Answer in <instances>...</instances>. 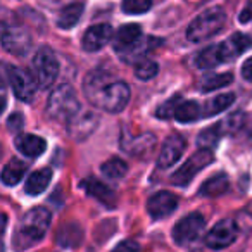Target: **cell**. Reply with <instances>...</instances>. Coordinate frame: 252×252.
I'll return each mask as SVG.
<instances>
[{
	"mask_svg": "<svg viewBox=\"0 0 252 252\" xmlns=\"http://www.w3.org/2000/svg\"><path fill=\"white\" fill-rule=\"evenodd\" d=\"M85 95L95 107L116 114L128 105L131 92L125 81L116 80L104 71H97L85 80Z\"/></svg>",
	"mask_w": 252,
	"mask_h": 252,
	"instance_id": "6da1fadb",
	"label": "cell"
},
{
	"mask_svg": "<svg viewBox=\"0 0 252 252\" xmlns=\"http://www.w3.org/2000/svg\"><path fill=\"white\" fill-rule=\"evenodd\" d=\"M50 211L45 207H33L32 211L23 216L21 223L18 224L14 233V249L16 251H26L38 244L45 237L47 230L50 226Z\"/></svg>",
	"mask_w": 252,
	"mask_h": 252,
	"instance_id": "7a4b0ae2",
	"label": "cell"
},
{
	"mask_svg": "<svg viewBox=\"0 0 252 252\" xmlns=\"http://www.w3.org/2000/svg\"><path fill=\"white\" fill-rule=\"evenodd\" d=\"M80 112V98L71 85H59L54 88L47 100V116L54 121L67 123Z\"/></svg>",
	"mask_w": 252,
	"mask_h": 252,
	"instance_id": "3957f363",
	"label": "cell"
},
{
	"mask_svg": "<svg viewBox=\"0 0 252 252\" xmlns=\"http://www.w3.org/2000/svg\"><path fill=\"white\" fill-rule=\"evenodd\" d=\"M224 23H226V14L223 9L213 7L207 9L200 16H197L192 23H190L189 30H187V38L193 43L206 42V40L213 38L214 35L223 30Z\"/></svg>",
	"mask_w": 252,
	"mask_h": 252,
	"instance_id": "277c9868",
	"label": "cell"
},
{
	"mask_svg": "<svg viewBox=\"0 0 252 252\" xmlns=\"http://www.w3.org/2000/svg\"><path fill=\"white\" fill-rule=\"evenodd\" d=\"M33 69H35V76L40 87H52L59 74V61H57L56 54L49 47H42L33 57Z\"/></svg>",
	"mask_w": 252,
	"mask_h": 252,
	"instance_id": "5b68a950",
	"label": "cell"
},
{
	"mask_svg": "<svg viewBox=\"0 0 252 252\" xmlns=\"http://www.w3.org/2000/svg\"><path fill=\"white\" fill-rule=\"evenodd\" d=\"M214 161V154L209 149H200L190 159H187V162L178 169L176 173H173L171 183L178 187H187L206 166H209Z\"/></svg>",
	"mask_w": 252,
	"mask_h": 252,
	"instance_id": "8992f818",
	"label": "cell"
},
{
	"mask_svg": "<svg viewBox=\"0 0 252 252\" xmlns=\"http://www.w3.org/2000/svg\"><path fill=\"white\" fill-rule=\"evenodd\" d=\"M142 28L138 25H125L114 35V49L121 56H140L142 50Z\"/></svg>",
	"mask_w": 252,
	"mask_h": 252,
	"instance_id": "52a82bcc",
	"label": "cell"
},
{
	"mask_svg": "<svg viewBox=\"0 0 252 252\" xmlns=\"http://www.w3.org/2000/svg\"><path fill=\"white\" fill-rule=\"evenodd\" d=\"M206 226V220L200 213H192L189 216L182 218L173 228V238L176 244L185 245L190 242L197 240Z\"/></svg>",
	"mask_w": 252,
	"mask_h": 252,
	"instance_id": "ba28073f",
	"label": "cell"
},
{
	"mask_svg": "<svg viewBox=\"0 0 252 252\" xmlns=\"http://www.w3.org/2000/svg\"><path fill=\"white\" fill-rule=\"evenodd\" d=\"M9 80H11V87L14 92L16 98L23 102H32L33 97L36 95L38 90V80L36 76L28 69H23V67H14L9 74Z\"/></svg>",
	"mask_w": 252,
	"mask_h": 252,
	"instance_id": "9c48e42d",
	"label": "cell"
},
{
	"mask_svg": "<svg viewBox=\"0 0 252 252\" xmlns=\"http://www.w3.org/2000/svg\"><path fill=\"white\" fill-rule=\"evenodd\" d=\"M238 228L235 224V221L231 220H223L218 224H214L211 228V231L206 235V245L214 251H221V249L231 245L237 240Z\"/></svg>",
	"mask_w": 252,
	"mask_h": 252,
	"instance_id": "30bf717a",
	"label": "cell"
},
{
	"mask_svg": "<svg viewBox=\"0 0 252 252\" xmlns=\"http://www.w3.org/2000/svg\"><path fill=\"white\" fill-rule=\"evenodd\" d=\"M98 121L100 119H98V116L95 112L92 111L78 112L74 118H71L67 121V133H69V137L74 142H83L95 131Z\"/></svg>",
	"mask_w": 252,
	"mask_h": 252,
	"instance_id": "8fae6325",
	"label": "cell"
},
{
	"mask_svg": "<svg viewBox=\"0 0 252 252\" xmlns=\"http://www.w3.org/2000/svg\"><path fill=\"white\" fill-rule=\"evenodd\" d=\"M112 38H114L112 26L107 25V23H102V25L90 26L85 32L83 40H81V47L87 52H97V50L104 49Z\"/></svg>",
	"mask_w": 252,
	"mask_h": 252,
	"instance_id": "7c38bea8",
	"label": "cell"
},
{
	"mask_svg": "<svg viewBox=\"0 0 252 252\" xmlns=\"http://www.w3.org/2000/svg\"><path fill=\"white\" fill-rule=\"evenodd\" d=\"M2 47L9 54L14 56H25L32 47V36L23 28H9L2 35Z\"/></svg>",
	"mask_w": 252,
	"mask_h": 252,
	"instance_id": "4fadbf2b",
	"label": "cell"
},
{
	"mask_svg": "<svg viewBox=\"0 0 252 252\" xmlns=\"http://www.w3.org/2000/svg\"><path fill=\"white\" fill-rule=\"evenodd\" d=\"M185 149H187V142L182 135H169V137L166 138L164 145H162L161 154H159V158H158V166L162 169L171 168V166L182 158Z\"/></svg>",
	"mask_w": 252,
	"mask_h": 252,
	"instance_id": "5bb4252c",
	"label": "cell"
},
{
	"mask_svg": "<svg viewBox=\"0 0 252 252\" xmlns=\"http://www.w3.org/2000/svg\"><path fill=\"white\" fill-rule=\"evenodd\" d=\"M178 207V199L175 193L171 192H158L149 199L147 202V211L154 220H161L169 214L175 213V209Z\"/></svg>",
	"mask_w": 252,
	"mask_h": 252,
	"instance_id": "9a60e30c",
	"label": "cell"
},
{
	"mask_svg": "<svg viewBox=\"0 0 252 252\" xmlns=\"http://www.w3.org/2000/svg\"><path fill=\"white\" fill-rule=\"evenodd\" d=\"M81 187H83V190L88 195L97 199L100 204H104V206H107V207H116V193H114V190L109 189L105 183L98 182L97 178H87V180H83Z\"/></svg>",
	"mask_w": 252,
	"mask_h": 252,
	"instance_id": "2e32d148",
	"label": "cell"
},
{
	"mask_svg": "<svg viewBox=\"0 0 252 252\" xmlns=\"http://www.w3.org/2000/svg\"><path fill=\"white\" fill-rule=\"evenodd\" d=\"M220 45H221V50H223L224 61L228 63V61L235 59L237 56L244 54L247 49H251L252 40H251V36L244 35V33H235V35H231L228 40L221 42Z\"/></svg>",
	"mask_w": 252,
	"mask_h": 252,
	"instance_id": "e0dca14e",
	"label": "cell"
},
{
	"mask_svg": "<svg viewBox=\"0 0 252 252\" xmlns=\"http://www.w3.org/2000/svg\"><path fill=\"white\" fill-rule=\"evenodd\" d=\"M16 149L28 158H38L47 149V142L36 135H18L16 137Z\"/></svg>",
	"mask_w": 252,
	"mask_h": 252,
	"instance_id": "ac0fdd59",
	"label": "cell"
},
{
	"mask_svg": "<svg viewBox=\"0 0 252 252\" xmlns=\"http://www.w3.org/2000/svg\"><path fill=\"white\" fill-rule=\"evenodd\" d=\"M230 189V180L224 173H218V175L207 178L199 189V195L202 197H220L228 192Z\"/></svg>",
	"mask_w": 252,
	"mask_h": 252,
	"instance_id": "d6986e66",
	"label": "cell"
},
{
	"mask_svg": "<svg viewBox=\"0 0 252 252\" xmlns=\"http://www.w3.org/2000/svg\"><path fill=\"white\" fill-rule=\"evenodd\" d=\"M50 182H52V169L42 168L28 176L25 190L28 195H40L42 192H45V189L49 187Z\"/></svg>",
	"mask_w": 252,
	"mask_h": 252,
	"instance_id": "ffe728a7",
	"label": "cell"
},
{
	"mask_svg": "<svg viewBox=\"0 0 252 252\" xmlns=\"http://www.w3.org/2000/svg\"><path fill=\"white\" fill-rule=\"evenodd\" d=\"M226 63L223 57V52H221V45H211V47H206L204 50H200L197 54V59H195V64L197 67L200 69H213V67L220 66V64Z\"/></svg>",
	"mask_w": 252,
	"mask_h": 252,
	"instance_id": "44dd1931",
	"label": "cell"
},
{
	"mask_svg": "<svg viewBox=\"0 0 252 252\" xmlns=\"http://www.w3.org/2000/svg\"><path fill=\"white\" fill-rule=\"evenodd\" d=\"M81 14H83V4L81 2H73V4L66 5L61 11L59 18H57V26L63 30H71L73 26L78 25Z\"/></svg>",
	"mask_w": 252,
	"mask_h": 252,
	"instance_id": "7402d4cb",
	"label": "cell"
},
{
	"mask_svg": "<svg viewBox=\"0 0 252 252\" xmlns=\"http://www.w3.org/2000/svg\"><path fill=\"white\" fill-rule=\"evenodd\" d=\"M25 173H26L25 162H21L19 159H12V161L7 162L5 168L2 169V173H0V180H2L4 185L14 187L21 182L23 176H25Z\"/></svg>",
	"mask_w": 252,
	"mask_h": 252,
	"instance_id": "603a6c76",
	"label": "cell"
},
{
	"mask_svg": "<svg viewBox=\"0 0 252 252\" xmlns=\"http://www.w3.org/2000/svg\"><path fill=\"white\" fill-rule=\"evenodd\" d=\"M235 102V95L233 94H223V95H218V97L211 98V100L206 102L204 105V112L202 116L206 118H211V116H216L220 112L226 111L231 104Z\"/></svg>",
	"mask_w": 252,
	"mask_h": 252,
	"instance_id": "cb8c5ba5",
	"label": "cell"
},
{
	"mask_svg": "<svg viewBox=\"0 0 252 252\" xmlns=\"http://www.w3.org/2000/svg\"><path fill=\"white\" fill-rule=\"evenodd\" d=\"M202 116V111H200L199 104L192 100L187 102H180V105L175 111V119L178 123H193Z\"/></svg>",
	"mask_w": 252,
	"mask_h": 252,
	"instance_id": "d4e9b609",
	"label": "cell"
},
{
	"mask_svg": "<svg viewBox=\"0 0 252 252\" xmlns=\"http://www.w3.org/2000/svg\"><path fill=\"white\" fill-rule=\"evenodd\" d=\"M154 145H156V135L144 133V135H140V137L133 138L131 145L128 147V152H130L131 156H138V158H142V156L152 152Z\"/></svg>",
	"mask_w": 252,
	"mask_h": 252,
	"instance_id": "484cf974",
	"label": "cell"
},
{
	"mask_svg": "<svg viewBox=\"0 0 252 252\" xmlns=\"http://www.w3.org/2000/svg\"><path fill=\"white\" fill-rule=\"evenodd\" d=\"M100 171H102V175H104L105 178L119 180V178H123L126 173H128V164H126L123 159L112 158V159H109V161H105L104 164H102Z\"/></svg>",
	"mask_w": 252,
	"mask_h": 252,
	"instance_id": "4316f807",
	"label": "cell"
},
{
	"mask_svg": "<svg viewBox=\"0 0 252 252\" xmlns=\"http://www.w3.org/2000/svg\"><path fill=\"white\" fill-rule=\"evenodd\" d=\"M223 137V133H221L220 126L214 125L213 128H207V130H204L202 133L199 135V138H197V144H199L200 149H213L214 145L220 142V138Z\"/></svg>",
	"mask_w": 252,
	"mask_h": 252,
	"instance_id": "83f0119b",
	"label": "cell"
},
{
	"mask_svg": "<svg viewBox=\"0 0 252 252\" xmlns=\"http://www.w3.org/2000/svg\"><path fill=\"white\" fill-rule=\"evenodd\" d=\"M158 73H159L158 63H156V61H151V59H142L140 63L137 64V67H135V76L142 81L152 80Z\"/></svg>",
	"mask_w": 252,
	"mask_h": 252,
	"instance_id": "f1b7e54d",
	"label": "cell"
},
{
	"mask_svg": "<svg viewBox=\"0 0 252 252\" xmlns=\"http://www.w3.org/2000/svg\"><path fill=\"white\" fill-rule=\"evenodd\" d=\"M233 81V74L223 73V74H211L202 81V92H213L221 87H226Z\"/></svg>",
	"mask_w": 252,
	"mask_h": 252,
	"instance_id": "f546056e",
	"label": "cell"
},
{
	"mask_svg": "<svg viewBox=\"0 0 252 252\" xmlns=\"http://www.w3.org/2000/svg\"><path fill=\"white\" fill-rule=\"evenodd\" d=\"M152 0H123V12L125 14H144L151 11Z\"/></svg>",
	"mask_w": 252,
	"mask_h": 252,
	"instance_id": "4dcf8cb0",
	"label": "cell"
},
{
	"mask_svg": "<svg viewBox=\"0 0 252 252\" xmlns=\"http://www.w3.org/2000/svg\"><path fill=\"white\" fill-rule=\"evenodd\" d=\"M180 102H182V97H180V95H175L173 98H169L168 102H164V104L158 107V111H156V118L168 119V118H171V116L175 118V111L180 105Z\"/></svg>",
	"mask_w": 252,
	"mask_h": 252,
	"instance_id": "1f68e13d",
	"label": "cell"
},
{
	"mask_svg": "<svg viewBox=\"0 0 252 252\" xmlns=\"http://www.w3.org/2000/svg\"><path fill=\"white\" fill-rule=\"evenodd\" d=\"M23 125H25V118H23V114H19V112H14V114L9 118L7 121V126H9V131H12V133H18V131H21Z\"/></svg>",
	"mask_w": 252,
	"mask_h": 252,
	"instance_id": "d6a6232c",
	"label": "cell"
},
{
	"mask_svg": "<svg viewBox=\"0 0 252 252\" xmlns=\"http://www.w3.org/2000/svg\"><path fill=\"white\" fill-rule=\"evenodd\" d=\"M112 252H140V245L135 240H125L118 245Z\"/></svg>",
	"mask_w": 252,
	"mask_h": 252,
	"instance_id": "836d02e7",
	"label": "cell"
},
{
	"mask_svg": "<svg viewBox=\"0 0 252 252\" xmlns=\"http://www.w3.org/2000/svg\"><path fill=\"white\" fill-rule=\"evenodd\" d=\"M242 76L247 81H252V57L242 64Z\"/></svg>",
	"mask_w": 252,
	"mask_h": 252,
	"instance_id": "e575fe53",
	"label": "cell"
},
{
	"mask_svg": "<svg viewBox=\"0 0 252 252\" xmlns=\"http://www.w3.org/2000/svg\"><path fill=\"white\" fill-rule=\"evenodd\" d=\"M5 107H7V97H5V87L4 83L0 81V114L5 111Z\"/></svg>",
	"mask_w": 252,
	"mask_h": 252,
	"instance_id": "d590c367",
	"label": "cell"
},
{
	"mask_svg": "<svg viewBox=\"0 0 252 252\" xmlns=\"http://www.w3.org/2000/svg\"><path fill=\"white\" fill-rule=\"evenodd\" d=\"M5 226H7V216L0 213V238H2V235H4Z\"/></svg>",
	"mask_w": 252,
	"mask_h": 252,
	"instance_id": "8d00e7d4",
	"label": "cell"
}]
</instances>
